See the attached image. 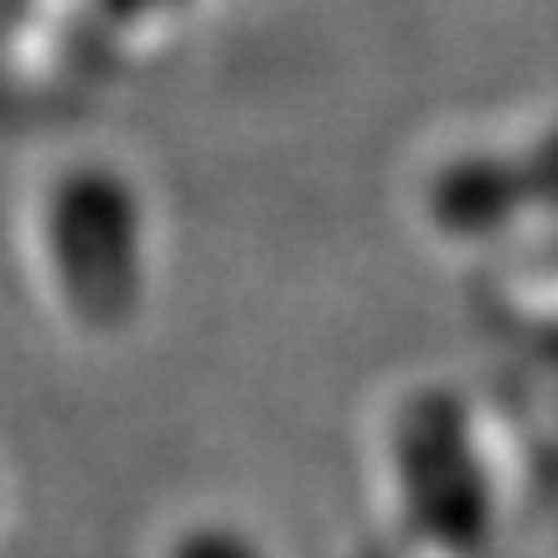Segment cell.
I'll return each instance as SVG.
<instances>
[{"instance_id": "6da1fadb", "label": "cell", "mask_w": 558, "mask_h": 558, "mask_svg": "<svg viewBox=\"0 0 558 558\" xmlns=\"http://www.w3.org/2000/svg\"><path fill=\"white\" fill-rule=\"evenodd\" d=\"M21 243L52 320L78 337H114L130 326L145 290V207L124 171L104 160L47 171L26 202Z\"/></svg>"}, {"instance_id": "7a4b0ae2", "label": "cell", "mask_w": 558, "mask_h": 558, "mask_svg": "<svg viewBox=\"0 0 558 558\" xmlns=\"http://www.w3.org/2000/svg\"><path fill=\"white\" fill-rule=\"evenodd\" d=\"M160 558H269V554L243 527L207 518V522H192V527H177L166 538V548H160Z\"/></svg>"}]
</instances>
